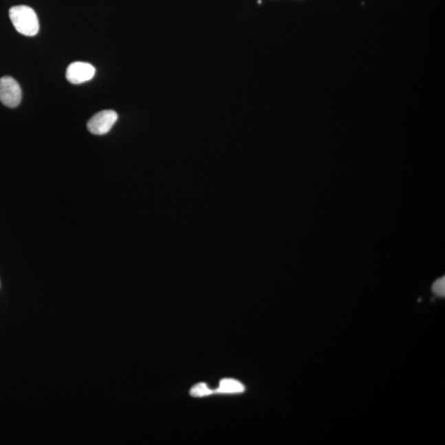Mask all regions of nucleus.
<instances>
[{"label":"nucleus","mask_w":445,"mask_h":445,"mask_svg":"<svg viewBox=\"0 0 445 445\" xmlns=\"http://www.w3.org/2000/svg\"><path fill=\"white\" fill-rule=\"evenodd\" d=\"M10 17L17 31L21 34L33 36L39 32V21L32 8L25 6L10 8Z\"/></svg>","instance_id":"nucleus-1"},{"label":"nucleus","mask_w":445,"mask_h":445,"mask_svg":"<svg viewBox=\"0 0 445 445\" xmlns=\"http://www.w3.org/2000/svg\"><path fill=\"white\" fill-rule=\"evenodd\" d=\"M22 100V89L14 78L4 76L0 78V102L4 106L14 108Z\"/></svg>","instance_id":"nucleus-2"},{"label":"nucleus","mask_w":445,"mask_h":445,"mask_svg":"<svg viewBox=\"0 0 445 445\" xmlns=\"http://www.w3.org/2000/svg\"><path fill=\"white\" fill-rule=\"evenodd\" d=\"M118 119V115L115 111L104 110L95 114L89 120L87 127L91 134L102 135L111 131Z\"/></svg>","instance_id":"nucleus-3"},{"label":"nucleus","mask_w":445,"mask_h":445,"mask_svg":"<svg viewBox=\"0 0 445 445\" xmlns=\"http://www.w3.org/2000/svg\"><path fill=\"white\" fill-rule=\"evenodd\" d=\"M96 69L93 65L86 62H74L66 70V78L73 85H81L91 80L95 76Z\"/></svg>","instance_id":"nucleus-4"},{"label":"nucleus","mask_w":445,"mask_h":445,"mask_svg":"<svg viewBox=\"0 0 445 445\" xmlns=\"http://www.w3.org/2000/svg\"><path fill=\"white\" fill-rule=\"evenodd\" d=\"M244 391L245 387L242 382L234 378H224L219 382V388L214 390V393L235 394L242 393Z\"/></svg>","instance_id":"nucleus-5"},{"label":"nucleus","mask_w":445,"mask_h":445,"mask_svg":"<svg viewBox=\"0 0 445 445\" xmlns=\"http://www.w3.org/2000/svg\"><path fill=\"white\" fill-rule=\"evenodd\" d=\"M213 393L214 390L210 389L205 382H199V384H195L190 390V394L195 398L210 396Z\"/></svg>","instance_id":"nucleus-6"},{"label":"nucleus","mask_w":445,"mask_h":445,"mask_svg":"<svg viewBox=\"0 0 445 445\" xmlns=\"http://www.w3.org/2000/svg\"><path fill=\"white\" fill-rule=\"evenodd\" d=\"M432 290L433 292L438 295L440 297H444L445 295V278H439V280L436 281L433 286H432Z\"/></svg>","instance_id":"nucleus-7"}]
</instances>
